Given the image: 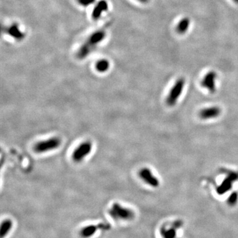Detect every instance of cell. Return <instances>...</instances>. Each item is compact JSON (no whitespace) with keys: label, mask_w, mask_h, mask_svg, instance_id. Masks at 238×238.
Returning a JSON list of instances; mask_svg holds the SVG:
<instances>
[{"label":"cell","mask_w":238,"mask_h":238,"mask_svg":"<svg viewBox=\"0 0 238 238\" xmlns=\"http://www.w3.org/2000/svg\"><path fill=\"white\" fill-rule=\"evenodd\" d=\"M217 78V73L214 71H210L206 74L200 82V85L207 89L210 93H214L216 91V80Z\"/></svg>","instance_id":"obj_9"},{"label":"cell","mask_w":238,"mask_h":238,"mask_svg":"<svg viewBox=\"0 0 238 238\" xmlns=\"http://www.w3.org/2000/svg\"><path fill=\"white\" fill-rule=\"evenodd\" d=\"M95 1V0H77L78 3L83 6H88L94 3Z\"/></svg>","instance_id":"obj_18"},{"label":"cell","mask_w":238,"mask_h":238,"mask_svg":"<svg viewBox=\"0 0 238 238\" xmlns=\"http://www.w3.org/2000/svg\"><path fill=\"white\" fill-rule=\"evenodd\" d=\"M233 1H234L235 3H236L238 4V0H233Z\"/></svg>","instance_id":"obj_20"},{"label":"cell","mask_w":238,"mask_h":238,"mask_svg":"<svg viewBox=\"0 0 238 238\" xmlns=\"http://www.w3.org/2000/svg\"><path fill=\"white\" fill-rule=\"evenodd\" d=\"M161 234H162L163 238H173L175 237L176 232L175 229L174 228H171V229H163L161 231Z\"/></svg>","instance_id":"obj_16"},{"label":"cell","mask_w":238,"mask_h":238,"mask_svg":"<svg viewBox=\"0 0 238 238\" xmlns=\"http://www.w3.org/2000/svg\"><path fill=\"white\" fill-rule=\"evenodd\" d=\"M191 24V21L189 18L184 17L179 22L176 27V31L180 35H183L185 34L189 28V25Z\"/></svg>","instance_id":"obj_14"},{"label":"cell","mask_w":238,"mask_h":238,"mask_svg":"<svg viewBox=\"0 0 238 238\" xmlns=\"http://www.w3.org/2000/svg\"><path fill=\"white\" fill-rule=\"evenodd\" d=\"M109 214L112 219L117 221H131L135 217L133 210L117 202L114 203L110 208Z\"/></svg>","instance_id":"obj_2"},{"label":"cell","mask_w":238,"mask_h":238,"mask_svg":"<svg viewBox=\"0 0 238 238\" xmlns=\"http://www.w3.org/2000/svg\"><path fill=\"white\" fill-rule=\"evenodd\" d=\"M110 229V225L105 223H99L97 224H91L83 227L80 230L81 236L83 238H89L94 235L97 232Z\"/></svg>","instance_id":"obj_7"},{"label":"cell","mask_w":238,"mask_h":238,"mask_svg":"<svg viewBox=\"0 0 238 238\" xmlns=\"http://www.w3.org/2000/svg\"><path fill=\"white\" fill-rule=\"evenodd\" d=\"M139 177L141 179L145 182L147 185L154 188H157L159 186V180L154 174L152 173L150 169L148 168H142L139 171Z\"/></svg>","instance_id":"obj_8"},{"label":"cell","mask_w":238,"mask_h":238,"mask_svg":"<svg viewBox=\"0 0 238 238\" xmlns=\"http://www.w3.org/2000/svg\"><path fill=\"white\" fill-rule=\"evenodd\" d=\"M93 145L91 142H83L75 149L72 154V159L75 162H80L89 155L92 150Z\"/></svg>","instance_id":"obj_6"},{"label":"cell","mask_w":238,"mask_h":238,"mask_svg":"<svg viewBox=\"0 0 238 238\" xmlns=\"http://www.w3.org/2000/svg\"><path fill=\"white\" fill-rule=\"evenodd\" d=\"M62 144V140L58 137H53L46 140L40 141L34 146V150L36 153H45L57 149Z\"/></svg>","instance_id":"obj_4"},{"label":"cell","mask_w":238,"mask_h":238,"mask_svg":"<svg viewBox=\"0 0 238 238\" xmlns=\"http://www.w3.org/2000/svg\"><path fill=\"white\" fill-rule=\"evenodd\" d=\"M237 181H238V172L234 171H228L226 177L216 188V193L218 195L226 193L232 189L233 185Z\"/></svg>","instance_id":"obj_5"},{"label":"cell","mask_w":238,"mask_h":238,"mask_svg":"<svg viewBox=\"0 0 238 238\" xmlns=\"http://www.w3.org/2000/svg\"><path fill=\"white\" fill-rule=\"evenodd\" d=\"M238 201V193L237 192H233L231 195H230V197H228L227 202L228 203V204L234 206L235 204Z\"/></svg>","instance_id":"obj_17"},{"label":"cell","mask_w":238,"mask_h":238,"mask_svg":"<svg viewBox=\"0 0 238 238\" xmlns=\"http://www.w3.org/2000/svg\"><path fill=\"white\" fill-rule=\"evenodd\" d=\"M108 9V3L105 0H101L98 3L96 6L93 9L92 13V17L95 20L99 19L101 17V15L105 11H107Z\"/></svg>","instance_id":"obj_12"},{"label":"cell","mask_w":238,"mask_h":238,"mask_svg":"<svg viewBox=\"0 0 238 238\" xmlns=\"http://www.w3.org/2000/svg\"><path fill=\"white\" fill-rule=\"evenodd\" d=\"M137 1L141 2V3H148V2L149 1V0H137Z\"/></svg>","instance_id":"obj_19"},{"label":"cell","mask_w":238,"mask_h":238,"mask_svg":"<svg viewBox=\"0 0 238 238\" xmlns=\"http://www.w3.org/2000/svg\"><path fill=\"white\" fill-rule=\"evenodd\" d=\"M221 109L217 106H211L203 108L198 112V117L202 120L216 119L221 114Z\"/></svg>","instance_id":"obj_10"},{"label":"cell","mask_w":238,"mask_h":238,"mask_svg":"<svg viewBox=\"0 0 238 238\" xmlns=\"http://www.w3.org/2000/svg\"><path fill=\"white\" fill-rule=\"evenodd\" d=\"M105 37V32L100 30L96 31L89 36L85 43L81 46L77 53V57L79 59H83L89 54V53L96 47Z\"/></svg>","instance_id":"obj_1"},{"label":"cell","mask_w":238,"mask_h":238,"mask_svg":"<svg viewBox=\"0 0 238 238\" xmlns=\"http://www.w3.org/2000/svg\"><path fill=\"white\" fill-rule=\"evenodd\" d=\"M5 33L8 34L11 37L15 38L16 40H22L24 38V34L19 30L17 24H13L9 27L5 29Z\"/></svg>","instance_id":"obj_11"},{"label":"cell","mask_w":238,"mask_h":238,"mask_svg":"<svg viewBox=\"0 0 238 238\" xmlns=\"http://www.w3.org/2000/svg\"><path fill=\"white\" fill-rule=\"evenodd\" d=\"M185 81L181 77L176 81L166 97V103L169 107H173L177 103L185 87Z\"/></svg>","instance_id":"obj_3"},{"label":"cell","mask_w":238,"mask_h":238,"mask_svg":"<svg viewBox=\"0 0 238 238\" xmlns=\"http://www.w3.org/2000/svg\"><path fill=\"white\" fill-rule=\"evenodd\" d=\"M13 228V222L9 219H6L2 221L1 224V230H0V237L4 238L8 235Z\"/></svg>","instance_id":"obj_13"},{"label":"cell","mask_w":238,"mask_h":238,"mask_svg":"<svg viewBox=\"0 0 238 238\" xmlns=\"http://www.w3.org/2000/svg\"><path fill=\"white\" fill-rule=\"evenodd\" d=\"M109 68V63L106 60H99L96 64V69L99 72H105Z\"/></svg>","instance_id":"obj_15"}]
</instances>
